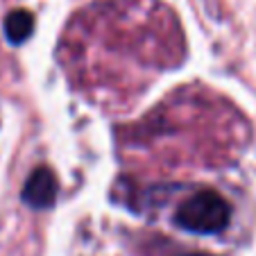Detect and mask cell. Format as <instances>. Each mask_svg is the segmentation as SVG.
Masks as SVG:
<instances>
[{
    "label": "cell",
    "mask_w": 256,
    "mask_h": 256,
    "mask_svg": "<svg viewBox=\"0 0 256 256\" xmlns=\"http://www.w3.org/2000/svg\"><path fill=\"white\" fill-rule=\"evenodd\" d=\"M232 206L216 190H200L179 204L174 222L190 234H220L229 227Z\"/></svg>",
    "instance_id": "1"
},
{
    "label": "cell",
    "mask_w": 256,
    "mask_h": 256,
    "mask_svg": "<svg viewBox=\"0 0 256 256\" xmlns=\"http://www.w3.org/2000/svg\"><path fill=\"white\" fill-rule=\"evenodd\" d=\"M57 200V177L50 168H36L23 186V202L32 208H48Z\"/></svg>",
    "instance_id": "2"
},
{
    "label": "cell",
    "mask_w": 256,
    "mask_h": 256,
    "mask_svg": "<svg viewBox=\"0 0 256 256\" xmlns=\"http://www.w3.org/2000/svg\"><path fill=\"white\" fill-rule=\"evenodd\" d=\"M34 32V16L28 10H14L5 18V36L10 44L18 46L32 36Z\"/></svg>",
    "instance_id": "3"
},
{
    "label": "cell",
    "mask_w": 256,
    "mask_h": 256,
    "mask_svg": "<svg viewBox=\"0 0 256 256\" xmlns=\"http://www.w3.org/2000/svg\"><path fill=\"white\" fill-rule=\"evenodd\" d=\"M182 256H211V254H200V252H193V254H182Z\"/></svg>",
    "instance_id": "4"
}]
</instances>
